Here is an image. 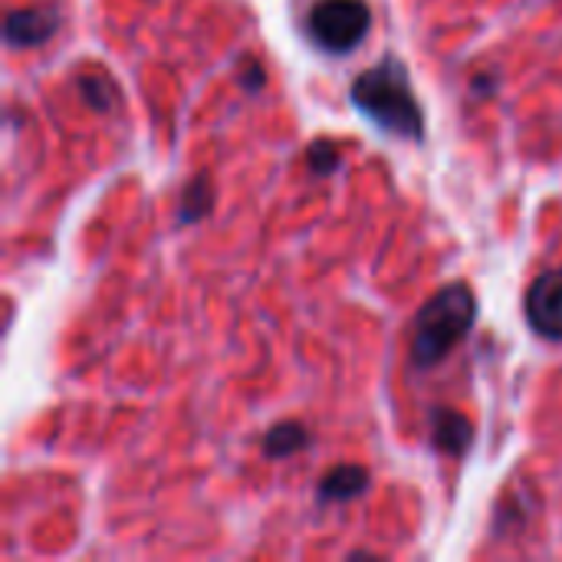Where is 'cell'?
<instances>
[{"mask_svg": "<svg viewBox=\"0 0 562 562\" xmlns=\"http://www.w3.org/2000/svg\"><path fill=\"white\" fill-rule=\"evenodd\" d=\"M352 105L389 135L408 142L425 138V112L412 92L405 63L395 56H385L352 82Z\"/></svg>", "mask_w": 562, "mask_h": 562, "instance_id": "6da1fadb", "label": "cell"}, {"mask_svg": "<svg viewBox=\"0 0 562 562\" xmlns=\"http://www.w3.org/2000/svg\"><path fill=\"white\" fill-rule=\"evenodd\" d=\"M477 319V296L464 283H451L438 290L415 319L412 336V362L418 369H435L445 362L474 329Z\"/></svg>", "mask_w": 562, "mask_h": 562, "instance_id": "7a4b0ae2", "label": "cell"}, {"mask_svg": "<svg viewBox=\"0 0 562 562\" xmlns=\"http://www.w3.org/2000/svg\"><path fill=\"white\" fill-rule=\"evenodd\" d=\"M372 10L366 0H316L306 13L310 40L333 56H346L369 36Z\"/></svg>", "mask_w": 562, "mask_h": 562, "instance_id": "3957f363", "label": "cell"}, {"mask_svg": "<svg viewBox=\"0 0 562 562\" xmlns=\"http://www.w3.org/2000/svg\"><path fill=\"white\" fill-rule=\"evenodd\" d=\"M524 310L537 336L562 342V267L540 273L530 283Z\"/></svg>", "mask_w": 562, "mask_h": 562, "instance_id": "277c9868", "label": "cell"}, {"mask_svg": "<svg viewBox=\"0 0 562 562\" xmlns=\"http://www.w3.org/2000/svg\"><path fill=\"white\" fill-rule=\"evenodd\" d=\"M59 30V13L46 7H26V10H10L3 33L10 46H43L53 33Z\"/></svg>", "mask_w": 562, "mask_h": 562, "instance_id": "5b68a950", "label": "cell"}, {"mask_svg": "<svg viewBox=\"0 0 562 562\" xmlns=\"http://www.w3.org/2000/svg\"><path fill=\"white\" fill-rule=\"evenodd\" d=\"M431 441H435L438 451H445L451 458H461L471 448V441H474V428H471V422L461 412L435 408L431 412Z\"/></svg>", "mask_w": 562, "mask_h": 562, "instance_id": "8992f818", "label": "cell"}, {"mask_svg": "<svg viewBox=\"0 0 562 562\" xmlns=\"http://www.w3.org/2000/svg\"><path fill=\"white\" fill-rule=\"evenodd\" d=\"M369 491V471L359 464H336L333 471H326V477L319 481V497L326 504H342V501H356Z\"/></svg>", "mask_w": 562, "mask_h": 562, "instance_id": "52a82bcc", "label": "cell"}, {"mask_svg": "<svg viewBox=\"0 0 562 562\" xmlns=\"http://www.w3.org/2000/svg\"><path fill=\"white\" fill-rule=\"evenodd\" d=\"M310 448V431L300 425V422H280L267 431V441H263V451L267 458L280 461V458H293L300 451Z\"/></svg>", "mask_w": 562, "mask_h": 562, "instance_id": "ba28073f", "label": "cell"}, {"mask_svg": "<svg viewBox=\"0 0 562 562\" xmlns=\"http://www.w3.org/2000/svg\"><path fill=\"white\" fill-rule=\"evenodd\" d=\"M211 207H214V184H211V175L191 178V181L184 184V191H181L178 221H181V224H194V221H201Z\"/></svg>", "mask_w": 562, "mask_h": 562, "instance_id": "9c48e42d", "label": "cell"}, {"mask_svg": "<svg viewBox=\"0 0 562 562\" xmlns=\"http://www.w3.org/2000/svg\"><path fill=\"white\" fill-rule=\"evenodd\" d=\"M79 95H82V102L89 105V109H95V112H112V109H119V89H115V82L109 79V76H102V72H82L79 76Z\"/></svg>", "mask_w": 562, "mask_h": 562, "instance_id": "30bf717a", "label": "cell"}, {"mask_svg": "<svg viewBox=\"0 0 562 562\" xmlns=\"http://www.w3.org/2000/svg\"><path fill=\"white\" fill-rule=\"evenodd\" d=\"M306 161H310V171L313 175H333L339 168V145L329 142V138H319V142L310 145Z\"/></svg>", "mask_w": 562, "mask_h": 562, "instance_id": "8fae6325", "label": "cell"}, {"mask_svg": "<svg viewBox=\"0 0 562 562\" xmlns=\"http://www.w3.org/2000/svg\"><path fill=\"white\" fill-rule=\"evenodd\" d=\"M263 82H267L263 66H260L257 59H244V63H240V86H244V92L257 95V92L263 89Z\"/></svg>", "mask_w": 562, "mask_h": 562, "instance_id": "7c38bea8", "label": "cell"}]
</instances>
